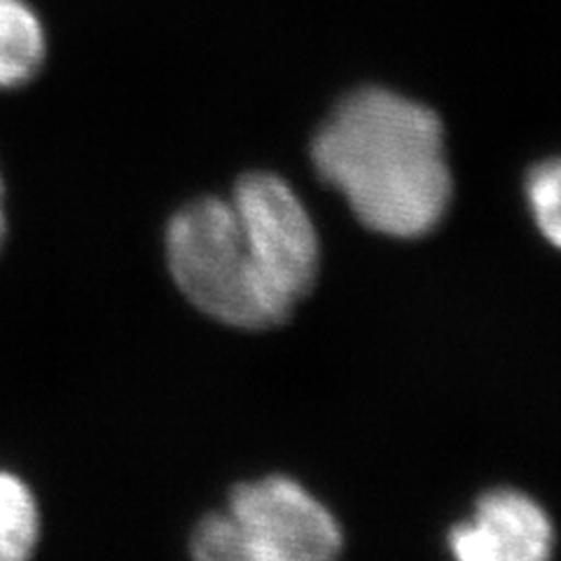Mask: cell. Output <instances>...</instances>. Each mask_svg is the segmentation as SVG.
<instances>
[{"label":"cell","instance_id":"1","mask_svg":"<svg viewBox=\"0 0 561 561\" xmlns=\"http://www.w3.org/2000/svg\"><path fill=\"white\" fill-rule=\"evenodd\" d=\"M311 160L354 216L386 237L428 234L451 202L440 117L379 87L340 101L313 138Z\"/></svg>","mask_w":561,"mask_h":561},{"label":"cell","instance_id":"2","mask_svg":"<svg viewBox=\"0 0 561 561\" xmlns=\"http://www.w3.org/2000/svg\"><path fill=\"white\" fill-rule=\"evenodd\" d=\"M169 270L187 300L220 323L265 330L290 311L272 293L232 199L204 197L173 216Z\"/></svg>","mask_w":561,"mask_h":561},{"label":"cell","instance_id":"3","mask_svg":"<svg viewBox=\"0 0 561 561\" xmlns=\"http://www.w3.org/2000/svg\"><path fill=\"white\" fill-rule=\"evenodd\" d=\"M340 550L337 519L284 476L239 484L227 511L192 534V552L204 561H325Z\"/></svg>","mask_w":561,"mask_h":561},{"label":"cell","instance_id":"4","mask_svg":"<svg viewBox=\"0 0 561 561\" xmlns=\"http://www.w3.org/2000/svg\"><path fill=\"white\" fill-rule=\"evenodd\" d=\"M232 204L272 293L288 311L313 288L321 245L305 204L274 173H245Z\"/></svg>","mask_w":561,"mask_h":561},{"label":"cell","instance_id":"5","mask_svg":"<svg viewBox=\"0 0 561 561\" xmlns=\"http://www.w3.org/2000/svg\"><path fill=\"white\" fill-rule=\"evenodd\" d=\"M552 546L550 517L515 489L489 491L472 517L449 531V550L461 561H540Z\"/></svg>","mask_w":561,"mask_h":561},{"label":"cell","instance_id":"6","mask_svg":"<svg viewBox=\"0 0 561 561\" xmlns=\"http://www.w3.org/2000/svg\"><path fill=\"white\" fill-rule=\"evenodd\" d=\"M47 35L26 0H0V90H14L38 76Z\"/></svg>","mask_w":561,"mask_h":561},{"label":"cell","instance_id":"7","mask_svg":"<svg viewBox=\"0 0 561 561\" xmlns=\"http://www.w3.org/2000/svg\"><path fill=\"white\" fill-rule=\"evenodd\" d=\"M38 540V511L28 486L0 470V561L26 559Z\"/></svg>","mask_w":561,"mask_h":561},{"label":"cell","instance_id":"8","mask_svg":"<svg viewBox=\"0 0 561 561\" xmlns=\"http://www.w3.org/2000/svg\"><path fill=\"white\" fill-rule=\"evenodd\" d=\"M526 199L540 234L561 251V157L531 169Z\"/></svg>","mask_w":561,"mask_h":561},{"label":"cell","instance_id":"9","mask_svg":"<svg viewBox=\"0 0 561 561\" xmlns=\"http://www.w3.org/2000/svg\"><path fill=\"white\" fill-rule=\"evenodd\" d=\"M0 202H3V181H0ZM3 208V206H0Z\"/></svg>","mask_w":561,"mask_h":561}]
</instances>
